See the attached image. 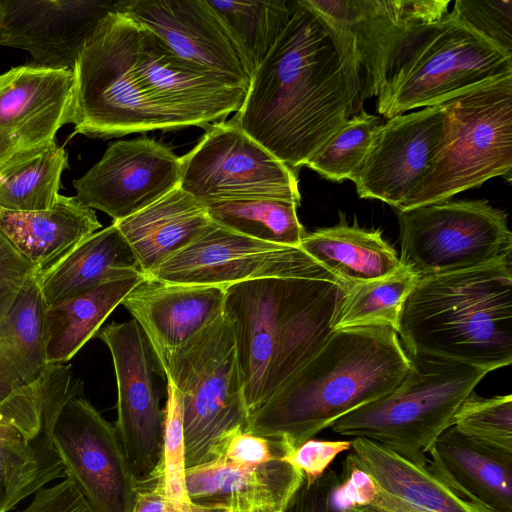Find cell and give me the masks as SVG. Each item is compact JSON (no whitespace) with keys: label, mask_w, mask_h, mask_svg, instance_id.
Returning a JSON list of instances; mask_svg holds the SVG:
<instances>
[{"label":"cell","mask_w":512,"mask_h":512,"mask_svg":"<svg viewBox=\"0 0 512 512\" xmlns=\"http://www.w3.org/2000/svg\"><path fill=\"white\" fill-rule=\"evenodd\" d=\"M351 446L352 441L311 438L281 459L300 469L308 480H314L324 474L338 454L351 449Z\"/></svg>","instance_id":"43"},{"label":"cell","mask_w":512,"mask_h":512,"mask_svg":"<svg viewBox=\"0 0 512 512\" xmlns=\"http://www.w3.org/2000/svg\"><path fill=\"white\" fill-rule=\"evenodd\" d=\"M509 74L512 53L448 12L408 48L377 97V111L389 119L440 105Z\"/></svg>","instance_id":"9"},{"label":"cell","mask_w":512,"mask_h":512,"mask_svg":"<svg viewBox=\"0 0 512 512\" xmlns=\"http://www.w3.org/2000/svg\"><path fill=\"white\" fill-rule=\"evenodd\" d=\"M143 273L105 282L85 293L47 306L48 364L70 360L96 333L123 298L143 279Z\"/></svg>","instance_id":"30"},{"label":"cell","mask_w":512,"mask_h":512,"mask_svg":"<svg viewBox=\"0 0 512 512\" xmlns=\"http://www.w3.org/2000/svg\"><path fill=\"white\" fill-rule=\"evenodd\" d=\"M400 261L420 277L511 261L507 214L486 200L442 201L398 211Z\"/></svg>","instance_id":"11"},{"label":"cell","mask_w":512,"mask_h":512,"mask_svg":"<svg viewBox=\"0 0 512 512\" xmlns=\"http://www.w3.org/2000/svg\"><path fill=\"white\" fill-rule=\"evenodd\" d=\"M333 30L358 106L378 97L420 32L448 13V0H304Z\"/></svg>","instance_id":"10"},{"label":"cell","mask_w":512,"mask_h":512,"mask_svg":"<svg viewBox=\"0 0 512 512\" xmlns=\"http://www.w3.org/2000/svg\"><path fill=\"white\" fill-rule=\"evenodd\" d=\"M337 37L304 0L258 65L234 120L291 169L361 112Z\"/></svg>","instance_id":"2"},{"label":"cell","mask_w":512,"mask_h":512,"mask_svg":"<svg viewBox=\"0 0 512 512\" xmlns=\"http://www.w3.org/2000/svg\"><path fill=\"white\" fill-rule=\"evenodd\" d=\"M420 275L401 263L393 273L350 285L334 325V331L362 326H387L397 332L405 299Z\"/></svg>","instance_id":"34"},{"label":"cell","mask_w":512,"mask_h":512,"mask_svg":"<svg viewBox=\"0 0 512 512\" xmlns=\"http://www.w3.org/2000/svg\"><path fill=\"white\" fill-rule=\"evenodd\" d=\"M450 13L512 53V0H456Z\"/></svg>","instance_id":"39"},{"label":"cell","mask_w":512,"mask_h":512,"mask_svg":"<svg viewBox=\"0 0 512 512\" xmlns=\"http://www.w3.org/2000/svg\"><path fill=\"white\" fill-rule=\"evenodd\" d=\"M116 1L0 0V45L32 56L35 68L72 71L98 22Z\"/></svg>","instance_id":"18"},{"label":"cell","mask_w":512,"mask_h":512,"mask_svg":"<svg viewBox=\"0 0 512 512\" xmlns=\"http://www.w3.org/2000/svg\"><path fill=\"white\" fill-rule=\"evenodd\" d=\"M38 273L0 229V320L11 308L30 278Z\"/></svg>","instance_id":"40"},{"label":"cell","mask_w":512,"mask_h":512,"mask_svg":"<svg viewBox=\"0 0 512 512\" xmlns=\"http://www.w3.org/2000/svg\"><path fill=\"white\" fill-rule=\"evenodd\" d=\"M318 263L300 248L264 242L216 223L151 274L160 281L227 287L306 273Z\"/></svg>","instance_id":"15"},{"label":"cell","mask_w":512,"mask_h":512,"mask_svg":"<svg viewBox=\"0 0 512 512\" xmlns=\"http://www.w3.org/2000/svg\"><path fill=\"white\" fill-rule=\"evenodd\" d=\"M444 105V140L398 211L447 201L512 169V74L486 82Z\"/></svg>","instance_id":"6"},{"label":"cell","mask_w":512,"mask_h":512,"mask_svg":"<svg viewBox=\"0 0 512 512\" xmlns=\"http://www.w3.org/2000/svg\"><path fill=\"white\" fill-rule=\"evenodd\" d=\"M101 226L93 209L76 196L59 194L46 210L0 208V229L38 272L53 265Z\"/></svg>","instance_id":"26"},{"label":"cell","mask_w":512,"mask_h":512,"mask_svg":"<svg viewBox=\"0 0 512 512\" xmlns=\"http://www.w3.org/2000/svg\"><path fill=\"white\" fill-rule=\"evenodd\" d=\"M452 426L492 449L512 454V396L483 398L472 391L452 418Z\"/></svg>","instance_id":"37"},{"label":"cell","mask_w":512,"mask_h":512,"mask_svg":"<svg viewBox=\"0 0 512 512\" xmlns=\"http://www.w3.org/2000/svg\"><path fill=\"white\" fill-rule=\"evenodd\" d=\"M375 495L376 488L372 478L354 462L349 454L343 462L340 483L333 495L334 503L344 512L369 504Z\"/></svg>","instance_id":"45"},{"label":"cell","mask_w":512,"mask_h":512,"mask_svg":"<svg viewBox=\"0 0 512 512\" xmlns=\"http://www.w3.org/2000/svg\"><path fill=\"white\" fill-rule=\"evenodd\" d=\"M51 436L66 477L96 512H133L139 488L116 429L89 401L68 400Z\"/></svg>","instance_id":"14"},{"label":"cell","mask_w":512,"mask_h":512,"mask_svg":"<svg viewBox=\"0 0 512 512\" xmlns=\"http://www.w3.org/2000/svg\"><path fill=\"white\" fill-rule=\"evenodd\" d=\"M382 122L364 110L352 116L306 164L331 181L356 178Z\"/></svg>","instance_id":"36"},{"label":"cell","mask_w":512,"mask_h":512,"mask_svg":"<svg viewBox=\"0 0 512 512\" xmlns=\"http://www.w3.org/2000/svg\"><path fill=\"white\" fill-rule=\"evenodd\" d=\"M72 71L19 66L0 74V163L12 155L55 141L72 123Z\"/></svg>","instance_id":"20"},{"label":"cell","mask_w":512,"mask_h":512,"mask_svg":"<svg viewBox=\"0 0 512 512\" xmlns=\"http://www.w3.org/2000/svg\"><path fill=\"white\" fill-rule=\"evenodd\" d=\"M212 223L205 205L180 186L142 210L113 222L145 276L201 236Z\"/></svg>","instance_id":"24"},{"label":"cell","mask_w":512,"mask_h":512,"mask_svg":"<svg viewBox=\"0 0 512 512\" xmlns=\"http://www.w3.org/2000/svg\"><path fill=\"white\" fill-rule=\"evenodd\" d=\"M447 124L444 103L382 123L353 181L358 196L380 200L398 211L427 172Z\"/></svg>","instance_id":"17"},{"label":"cell","mask_w":512,"mask_h":512,"mask_svg":"<svg viewBox=\"0 0 512 512\" xmlns=\"http://www.w3.org/2000/svg\"><path fill=\"white\" fill-rule=\"evenodd\" d=\"M176 512H212V511H208V510L199 508L190 503V504H186V505L179 504Z\"/></svg>","instance_id":"47"},{"label":"cell","mask_w":512,"mask_h":512,"mask_svg":"<svg viewBox=\"0 0 512 512\" xmlns=\"http://www.w3.org/2000/svg\"><path fill=\"white\" fill-rule=\"evenodd\" d=\"M289 453L281 440L243 431L229 440L222 456L237 465L258 466Z\"/></svg>","instance_id":"41"},{"label":"cell","mask_w":512,"mask_h":512,"mask_svg":"<svg viewBox=\"0 0 512 512\" xmlns=\"http://www.w3.org/2000/svg\"><path fill=\"white\" fill-rule=\"evenodd\" d=\"M410 358L411 369L394 392L347 413L330 428L339 435L376 441L424 465L437 437L452 426L456 410L488 372L439 359Z\"/></svg>","instance_id":"8"},{"label":"cell","mask_w":512,"mask_h":512,"mask_svg":"<svg viewBox=\"0 0 512 512\" xmlns=\"http://www.w3.org/2000/svg\"><path fill=\"white\" fill-rule=\"evenodd\" d=\"M430 465L449 483L500 512H512V454L445 429L429 450Z\"/></svg>","instance_id":"27"},{"label":"cell","mask_w":512,"mask_h":512,"mask_svg":"<svg viewBox=\"0 0 512 512\" xmlns=\"http://www.w3.org/2000/svg\"><path fill=\"white\" fill-rule=\"evenodd\" d=\"M180 178V157L154 139L139 137L112 143L73 185L84 205L108 214L114 222L178 187Z\"/></svg>","instance_id":"16"},{"label":"cell","mask_w":512,"mask_h":512,"mask_svg":"<svg viewBox=\"0 0 512 512\" xmlns=\"http://www.w3.org/2000/svg\"><path fill=\"white\" fill-rule=\"evenodd\" d=\"M348 287L319 264L299 275L225 287L223 314L232 328L249 417L334 332Z\"/></svg>","instance_id":"3"},{"label":"cell","mask_w":512,"mask_h":512,"mask_svg":"<svg viewBox=\"0 0 512 512\" xmlns=\"http://www.w3.org/2000/svg\"><path fill=\"white\" fill-rule=\"evenodd\" d=\"M179 503L168 498L158 485L139 489L133 512H176Z\"/></svg>","instance_id":"46"},{"label":"cell","mask_w":512,"mask_h":512,"mask_svg":"<svg viewBox=\"0 0 512 512\" xmlns=\"http://www.w3.org/2000/svg\"><path fill=\"white\" fill-rule=\"evenodd\" d=\"M142 273L137 258L112 223L96 231L53 265L37 273L43 299L51 306L105 282Z\"/></svg>","instance_id":"25"},{"label":"cell","mask_w":512,"mask_h":512,"mask_svg":"<svg viewBox=\"0 0 512 512\" xmlns=\"http://www.w3.org/2000/svg\"><path fill=\"white\" fill-rule=\"evenodd\" d=\"M74 78V133L103 139L221 122L240 108L249 88L183 59L120 11L98 22Z\"/></svg>","instance_id":"1"},{"label":"cell","mask_w":512,"mask_h":512,"mask_svg":"<svg viewBox=\"0 0 512 512\" xmlns=\"http://www.w3.org/2000/svg\"><path fill=\"white\" fill-rule=\"evenodd\" d=\"M298 248L347 286L383 278L401 266L379 230L348 225L343 216L335 226L307 233Z\"/></svg>","instance_id":"29"},{"label":"cell","mask_w":512,"mask_h":512,"mask_svg":"<svg viewBox=\"0 0 512 512\" xmlns=\"http://www.w3.org/2000/svg\"><path fill=\"white\" fill-rule=\"evenodd\" d=\"M68 155L55 141L18 152L0 163V208L39 211L53 206Z\"/></svg>","instance_id":"31"},{"label":"cell","mask_w":512,"mask_h":512,"mask_svg":"<svg viewBox=\"0 0 512 512\" xmlns=\"http://www.w3.org/2000/svg\"><path fill=\"white\" fill-rule=\"evenodd\" d=\"M225 287L145 277L122 300L164 378L170 355L223 314Z\"/></svg>","instance_id":"22"},{"label":"cell","mask_w":512,"mask_h":512,"mask_svg":"<svg viewBox=\"0 0 512 512\" xmlns=\"http://www.w3.org/2000/svg\"><path fill=\"white\" fill-rule=\"evenodd\" d=\"M46 308L36 274L0 320V403L38 380L48 365Z\"/></svg>","instance_id":"28"},{"label":"cell","mask_w":512,"mask_h":512,"mask_svg":"<svg viewBox=\"0 0 512 512\" xmlns=\"http://www.w3.org/2000/svg\"><path fill=\"white\" fill-rule=\"evenodd\" d=\"M354 462L373 480L374 499L344 512H500L449 483L428 462L409 461L362 437L352 440Z\"/></svg>","instance_id":"21"},{"label":"cell","mask_w":512,"mask_h":512,"mask_svg":"<svg viewBox=\"0 0 512 512\" xmlns=\"http://www.w3.org/2000/svg\"><path fill=\"white\" fill-rule=\"evenodd\" d=\"M208 1L237 38L253 72L283 31L294 6V1L285 0Z\"/></svg>","instance_id":"35"},{"label":"cell","mask_w":512,"mask_h":512,"mask_svg":"<svg viewBox=\"0 0 512 512\" xmlns=\"http://www.w3.org/2000/svg\"><path fill=\"white\" fill-rule=\"evenodd\" d=\"M397 334L410 357L488 373L512 363V263L420 277L404 301Z\"/></svg>","instance_id":"5"},{"label":"cell","mask_w":512,"mask_h":512,"mask_svg":"<svg viewBox=\"0 0 512 512\" xmlns=\"http://www.w3.org/2000/svg\"><path fill=\"white\" fill-rule=\"evenodd\" d=\"M303 472L276 459L258 466H243L223 456L186 468L188 498L194 506L212 512H241L285 506L303 479Z\"/></svg>","instance_id":"23"},{"label":"cell","mask_w":512,"mask_h":512,"mask_svg":"<svg viewBox=\"0 0 512 512\" xmlns=\"http://www.w3.org/2000/svg\"><path fill=\"white\" fill-rule=\"evenodd\" d=\"M115 10L144 23L183 59L249 87V59L208 0H119Z\"/></svg>","instance_id":"19"},{"label":"cell","mask_w":512,"mask_h":512,"mask_svg":"<svg viewBox=\"0 0 512 512\" xmlns=\"http://www.w3.org/2000/svg\"><path fill=\"white\" fill-rule=\"evenodd\" d=\"M411 365L391 327L336 330L251 415L245 432L281 440L291 453L340 417L394 392Z\"/></svg>","instance_id":"4"},{"label":"cell","mask_w":512,"mask_h":512,"mask_svg":"<svg viewBox=\"0 0 512 512\" xmlns=\"http://www.w3.org/2000/svg\"><path fill=\"white\" fill-rule=\"evenodd\" d=\"M164 379L181 398L186 468L221 457L229 440L245 432L250 417L224 314L170 355Z\"/></svg>","instance_id":"7"},{"label":"cell","mask_w":512,"mask_h":512,"mask_svg":"<svg viewBox=\"0 0 512 512\" xmlns=\"http://www.w3.org/2000/svg\"><path fill=\"white\" fill-rule=\"evenodd\" d=\"M167 383V400L163 410V452L160 479L156 483L163 493L179 504H190L185 483V443L181 398L176 387Z\"/></svg>","instance_id":"38"},{"label":"cell","mask_w":512,"mask_h":512,"mask_svg":"<svg viewBox=\"0 0 512 512\" xmlns=\"http://www.w3.org/2000/svg\"><path fill=\"white\" fill-rule=\"evenodd\" d=\"M113 360L117 383L116 433L139 489L160 479L163 410L151 346L134 319L98 331Z\"/></svg>","instance_id":"13"},{"label":"cell","mask_w":512,"mask_h":512,"mask_svg":"<svg viewBox=\"0 0 512 512\" xmlns=\"http://www.w3.org/2000/svg\"><path fill=\"white\" fill-rule=\"evenodd\" d=\"M17 512H96L68 477L34 493L31 502Z\"/></svg>","instance_id":"44"},{"label":"cell","mask_w":512,"mask_h":512,"mask_svg":"<svg viewBox=\"0 0 512 512\" xmlns=\"http://www.w3.org/2000/svg\"><path fill=\"white\" fill-rule=\"evenodd\" d=\"M210 219L231 231L273 244L298 248L307 234L296 203L274 198H241L204 204Z\"/></svg>","instance_id":"33"},{"label":"cell","mask_w":512,"mask_h":512,"mask_svg":"<svg viewBox=\"0 0 512 512\" xmlns=\"http://www.w3.org/2000/svg\"><path fill=\"white\" fill-rule=\"evenodd\" d=\"M180 160V188L203 204L241 198L300 204L294 170L252 139L234 118L210 125Z\"/></svg>","instance_id":"12"},{"label":"cell","mask_w":512,"mask_h":512,"mask_svg":"<svg viewBox=\"0 0 512 512\" xmlns=\"http://www.w3.org/2000/svg\"><path fill=\"white\" fill-rule=\"evenodd\" d=\"M340 476L332 470L314 480L305 476L288 499L282 512H343L333 500Z\"/></svg>","instance_id":"42"},{"label":"cell","mask_w":512,"mask_h":512,"mask_svg":"<svg viewBox=\"0 0 512 512\" xmlns=\"http://www.w3.org/2000/svg\"><path fill=\"white\" fill-rule=\"evenodd\" d=\"M58 478H66V473L52 439L27 440L0 420V512Z\"/></svg>","instance_id":"32"},{"label":"cell","mask_w":512,"mask_h":512,"mask_svg":"<svg viewBox=\"0 0 512 512\" xmlns=\"http://www.w3.org/2000/svg\"><path fill=\"white\" fill-rule=\"evenodd\" d=\"M285 506H268L241 512H282Z\"/></svg>","instance_id":"48"}]
</instances>
